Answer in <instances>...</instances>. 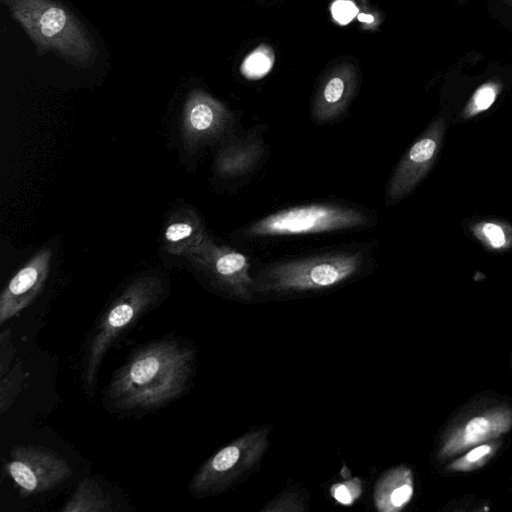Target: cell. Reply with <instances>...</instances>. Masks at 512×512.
Masks as SVG:
<instances>
[{"label":"cell","instance_id":"obj_3","mask_svg":"<svg viewBox=\"0 0 512 512\" xmlns=\"http://www.w3.org/2000/svg\"><path fill=\"white\" fill-rule=\"evenodd\" d=\"M363 250L336 251L271 263L254 277V292L321 290L341 284L363 268Z\"/></svg>","mask_w":512,"mask_h":512},{"label":"cell","instance_id":"obj_6","mask_svg":"<svg viewBox=\"0 0 512 512\" xmlns=\"http://www.w3.org/2000/svg\"><path fill=\"white\" fill-rule=\"evenodd\" d=\"M267 429L248 432L211 456L197 470L189 483L194 497H205L227 490L249 472L268 446Z\"/></svg>","mask_w":512,"mask_h":512},{"label":"cell","instance_id":"obj_10","mask_svg":"<svg viewBox=\"0 0 512 512\" xmlns=\"http://www.w3.org/2000/svg\"><path fill=\"white\" fill-rule=\"evenodd\" d=\"M233 120V114L222 102L205 91L193 90L183 109V139L190 148L202 147L226 133Z\"/></svg>","mask_w":512,"mask_h":512},{"label":"cell","instance_id":"obj_17","mask_svg":"<svg viewBox=\"0 0 512 512\" xmlns=\"http://www.w3.org/2000/svg\"><path fill=\"white\" fill-rule=\"evenodd\" d=\"M60 510L63 512H111L117 508L99 482L89 477L79 482L74 493Z\"/></svg>","mask_w":512,"mask_h":512},{"label":"cell","instance_id":"obj_26","mask_svg":"<svg viewBox=\"0 0 512 512\" xmlns=\"http://www.w3.org/2000/svg\"><path fill=\"white\" fill-rule=\"evenodd\" d=\"M505 3H507L508 5L512 6V0H503Z\"/></svg>","mask_w":512,"mask_h":512},{"label":"cell","instance_id":"obj_16","mask_svg":"<svg viewBox=\"0 0 512 512\" xmlns=\"http://www.w3.org/2000/svg\"><path fill=\"white\" fill-rule=\"evenodd\" d=\"M413 474L409 467L401 465L386 473L377 483L374 499L382 512H398L412 499Z\"/></svg>","mask_w":512,"mask_h":512},{"label":"cell","instance_id":"obj_11","mask_svg":"<svg viewBox=\"0 0 512 512\" xmlns=\"http://www.w3.org/2000/svg\"><path fill=\"white\" fill-rule=\"evenodd\" d=\"M51 256V249L40 250L10 279L0 295L1 325L18 315L38 296L48 278Z\"/></svg>","mask_w":512,"mask_h":512},{"label":"cell","instance_id":"obj_20","mask_svg":"<svg viewBox=\"0 0 512 512\" xmlns=\"http://www.w3.org/2000/svg\"><path fill=\"white\" fill-rule=\"evenodd\" d=\"M29 373L21 363L15 365L4 376L0 383V411L4 413L14 402L16 396L23 387Z\"/></svg>","mask_w":512,"mask_h":512},{"label":"cell","instance_id":"obj_7","mask_svg":"<svg viewBox=\"0 0 512 512\" xmlns=\"http://www.w3.org/2000/svg\"><path fill=\"white\" fill-rule=\"evenodd\" d=\"M5 469L22 497L52 490L72 475L71 467L62 456L36 445L14 447Z\"/></svg>","mask_w":512,"mask_h":512},{"label":"cell","instance_id":"obj_18","mask_svg":"<svg viewBox=\"0 0 512 512\" xmlns=\"http://www.w3.org/2000/svg\"><path fill=\"white\" fill-rule=\"evenodd\" d=\"M500 446L501 441L499 439L476 445L448 463L445 470L448 472H470L477 470L494 457Z\"/></svg>","mask_w":512,"mask_h":512},{"label":"cell","instance_id":"obj_25","mask_svg":"<svg viewBox=\"0 0 512 512\" xmlns=\"http://www.w3.org/2000/svg\"><path fill=\"white\" fill-rule=\"evenodd\" d=\"M483 233L494 248H500L506 242L503 230L496 224L486 223L483 226Z\"/></svg>","mask_w":512,"mask_h":512},{"label":"cell","instance_id":"obj_23","mask_svg":"<svg viewBox=\"0 0 512 512\" xmlns=\"http://www.w3.org/2000/svg\"><path fill=\"white\" fill-rule=\"evenodd\" d=\"M13 357L14 346L11 341V331L10 329H5L0 335V377L10 370Z\"/></svg>","mask_w":512,"mask_h":512},{"label":"cell","instance_id":"obj_15","mask_svg":"<svg viewBox=\"0 0 512 512\" xmlns=\"http://www.w3.org/2000/svg\"><path fill=\"white\" fill-rule=\"evenodd\" d=\"M436 150V142L432 138H422L409 150L399 163L386 190V202L403 196L415 183L419 170L432 159Z\"/></svg>","mask_w":512,"mask_h":512},{"label":"cell","instance_id":"obj_12","mask_svg":"<svg viewBox=\"0 0 512 512\" xmlns=\"http://www.w3.org/2000/svg\"><path fill=\"white\" fill-rule=\"evenodd\" d=\"M357 72L353 65L334 68L321 83L312 105V118L317 123H328L339 118L353 98Z\"/></svg>","mask_w":512,"mask_h":512},{"label":"cell","instance_id":"obj_13","mask_svg":"<svg viewBox=\"0 0 512 512\" xmlns=\"http://www.w3.org/2000/svg\"><path fill=\"white\" fill-rule=\"evenodd\" d=\"M264 155L260 133L250 131L221 146L215 157V171L223 179L244 177L258 167Z\"/></svg>","mask_w":512,"mask_h":512},{"label":"cell","instance_id":"obj_4","mask_svg":"<svg viewBox=\"0 0 512 512\" xmlns=\"http://www.w3.org/2000/svg\"><path fill=\"white\" fill-rule=\"evenodd\" d=\"M164 293L157 276H142L131 282L99 319L84 354L82 380L91 395L102 361L115 341L154 305Z\"/></svg>","mask_w":512,"mask_h":512},{"label":"cell","instance_id":"obj_22","mask_svg":"<svg viewBox=\"0 0 512 512\" xmlns=\"http://www.w3.org/2000/svg\"><path fill=\"white\" fill-rule=\"evenodd\" d=\"M331 492L337 502L343 505H350L360 494L361 487L359 481L354 479L334 485Z\"/></svg>","mask_w":512,"mask_h":512},{"label":"cell","instance_id":"obj_19","mask_svg":"<svg viewBox=\"0 0 512 512\" xmlns=\"http://www.w3.org/2000/svg\"><path fill=\"white\" fill-rule=\"evenodd\" d=\"M275 55L271 47L260 45L252 51L241 64V73L248 79L265 76L272 68Z\"/></svg>","mask_w":512,"mask_h":512},{"label":"cell","instance_id":"obj_5","mask_svg":"<svg viewBox=\"0 0 512 512\" xmlns=\"http://www.w3.org/2000/svg\"><path fill=\"white\" fill-rule=\"evenodd\" d=\"M370 223L363 210L335 203H312L278 210L248 225L250 238L297 236L350 230Z\"/></svg>","mask_w":512,"mask_h":512},{"label":"cell","instance_id":"obj_9","mask_svg":"<svg viewBox=\"0 0 512 512\" xmlns=\"http://www.w3.org/2000/svg\"><path fill=\"white\" fill-rule=\"evenodd\" d=\"M512 429V406L495 404L459 418L443 434L437 459L446 461L468 449L499 439Z\"/></svg>","mask_w":512,"mask_h":512},{"label":"cell","instance_id":"obj_24","mask_svg":"<svg viewBox=\"0 0 512 512\" xmlns=\"http://www.w3.org/2000/svg\"><path fill=\"white\" fill-rule=\"evenodd\" d=\"M356 5L350 0H336L331 6L334 20L341 24H348L357 14Z\"/></svg>","mask_w":512,"mask_h":512},{"label":"cell","instance_id":"obj_1","mask_svg":"<svg viewBox=\"0 0 512 512\" xmlns=\"http://www.w3.org/2000/svg\"><path fill=\"white\" fill-rule=\"evenodd\" d=\"M192 347L176 340L151 342L132 353L115 372L107 399L119 410H153L180 397L192 376Z\"/></svg>","mask_w":512,"mask_h":512},{"label":"cell","instance_id":"obj_14","mask_svg":"<svg viewBox=\"0 0 512 512\" xmlns=\"http://www.w3.org/2000/svg\"><path fill=\"white\" fill-rule=\"evenodd\" d=\"M208 234L200 217L190 209L174 214L164 230L163 248L176 256H186L198 247Z\"/></svg>","mask_w":512,"mask_h":512},{"label":"cell","instance_id":"obj_8","mask_svg":"<svg viewBox=\"0 0 512 512\" xmlns=\"http://www.w3.org/2000/svg\"><path fill=\"white\" fill-rule=\"evenodd\" d=\"M185 257L214 285L230 295L249 300L255 293L248 258L228 246L215 243L210 236Z\"/></svg>","mask_w":512,"mask_h":512},{"label":"cell","instance_id":"obj_2","mask_svg":"<svg viewBox=\"0 0 512 512\" xmlns=\"http://www.w3.org/2000/svg\"><path fill=\"white\" fill-rule=\"evenodd\" d=\"M41 53L53 52L77 67L90 66L97 55L90 33L57 0H1Z\"/></svg>","mask_w":512,"mask_h":512},{"label":"cell","instance_id":"obj_21","mask_svg":"<svg viewBox=\"0 0 512 512\" xmlns=\"http://www.w3.org/2000/svg\"><path fill=\"white\" fill-rule=\"evenodd\" d=\"M499 89V85L495 82H488L481 85L471 98L468 105L469 113L475 114L488 109L494 103Z\"/></svg>","mask_w":512,"mask_h":512}]
</instances>
